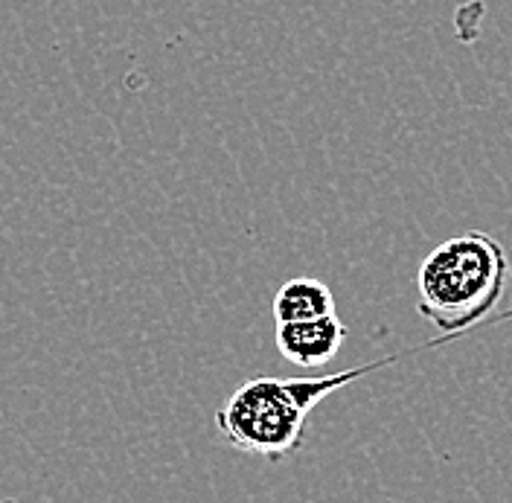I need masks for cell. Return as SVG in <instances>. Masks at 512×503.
I'll list each match as a JSON object with an SVG mask.
<instances>
[{
    "instance_id": "1",
    "label": "cell",
    "mask_w": 512,
    "mask_h": 503,
    "mask_svg": "<svg viewBox=\"0 0 512 503\" xmlns=\"http://www.w3.org/2000/svg\"><path fill=\"white\" fill-rule=\"evenodd\" d=\"M393 361L396 355L384 361H373L358 370L318 378H248L219 408L216 428L222 440L242 454L265 457L271 463L286 460L294 451H300L306 425H309V413L318 408L329 393L370 376Z\"/></svg>"
},
{
    "instance_id": "2",
    "label": "cell",
    "mask_w": 512,
    "mask_h": 503,
    "mask_svg": "<svg viewBox=\"0 0 512 503\" xmlns=\"http://www.w3.org/2000/svg\"><path fill=\"white\" fill-rule=\"evenodd\" d=\"M507 253L483 230L446 239L416 274V312L434 329L457 335L489 315L504 291Z\"/></svg>"
},
{
    "instance_id": "3",
    "label": "cell",
    "mask_w": 512,
    "mask_h": 503,
    "mask_svg": "<svg viewBox=\"0 0 512 503\" xmlns=\"http://www.w3.org/2000/svg\"><path fill=\"white\" fill-rule=\"evenodd\" d=\"M350 329L338 320V315L318 317V320H300V323H277V349L280 355L297 364L318 370L326 367L347 341Z\"/></svg>"
},
{
    "instance_id": "4",
    "label": "cell",
    "mask_w": 512,
    "mask_h": 503,
    "mask_svg": "<svg viewBox=\"0 0 512 503\" xmlns=\"http://www.w3.org/2000/svg\"><path fill=\"white\" fill-rule=\"evenodd\" d=\"M335 315L332 288L312 277H294L277 288L274 294V317L277 323H300Z\"/></svg>"
},
{
    "instance_id": "5",
    "label": "cell",
    "mask_w": 512,
    "mask_h": 503,
    "mask_svg": "<svg viewBox=\"0 0 512 503\" xmlns=\"http://www.w3.org/2000/svg\"><path fill=\"white\" fill-rule=\"evenodd\" d=\"M510 274H512V265H510Z\"/></svg>"
}]
</instances>
